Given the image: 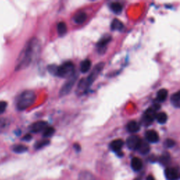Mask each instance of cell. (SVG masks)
<instances>
[{
  "mask_svg": "<svg viewBox=\"0 0 180 180\" xmlns=\"http://www.w3.org/2000/svg\"><path fill=\"white\" fill-rule=\"evenodd\" d=\"M13 150H14L15 153H24V152H25V151H27V148L24 145H21V144H19V145L14 146Z\"/></svg>",
  "mask_w": 180,
  "mask_h": 180,
  "instance_id": "26",
  "label": "cell"
},
{
  "mask_svg": "<svg viewBox=\"0 0 180 180\" xmlns=\"http://www.w3.org/2000/svg\"><path fill=\"white\" fill-rule=\"evenodd\" d=\"M141 142V140L139 136L132 135L129 136L127 139V146L131 150H137Z\"/></svg>",
  "mask_w": 180,
  "mask_h": 180,
  "instance_id": "6",
  "label": "cell"
},
{
  "mask_svg": "<svg viewBox=\"0 0 180 180\" xmlns=\"http://www.w3.org/2000/svg\"><path fill=\"white\" fill-rule=\"evenodd\" d=\"M171 101L173 103H179L180 102V91H178L174 93L171 96Z\"/></svg>",
  "mask_w": 180,
  "mask_h": 180,
  "instance_id": "28",
  "label": "cell"
},
{
  "mask_svg": "<svg viewBox=\"0 0 180 180\" xmlns=\"http://www.w3.org/2000/svg\"><path fill=\"white\" fill-rule=\"evenodd\" d=\"M75 148L77 151H80V145H78V144H75Z\"/></svg>",
  "mask_w": 180,
  "mask_h": 180,
  "instance_id": "34",
  "label": "cell"
},
{
  "mask_svg": "<svg viewBox=\"0 0 180 180\" xmlns=\"http://www.w3.org/2000/svg\"><path fill=\"white\" fill-rule=\"evenodd\" d=\"M111 40V37L110 35H106V36L103 37L99 40V42L97 43V47L99 50H103L107 46V44Z\"/></svg>",
  "mask_w": 180,
  "mask_h": 180,
  "instance_id": "13",
  "label": "cell"
},
{
  "mask_svg": "<svg viewBox=\"0 0 180 180\" xmlns=\"http://www.w3.org/2000/svg\"><path fill=\"white\" fill-rule=\"evenodd\" d=\"M49 144V140L40 141H39V142H37V143L35 144V148L36 149H40L43 148V147L47 146Z\"/></svg>",
  "mask_w": 180,
  "mask_h": 180,
  "instance_id": "27",
  "label": "cell"
},
{
  "mask_svg": "<svg viewBox=\"0 0 180 180\" xmlns=\"http://www.w3.org/2000/svg\"><path fill=\"white\" fill-rule=\"evenodd\" d=\"M57 68H58V66H57V65H50V66H49V68H48V69H49V72L52 73V74H54L55 75H57Z\"/></svg>",
  "mask_w": 180,
  "mask_h": 180,
  "instance_id": "31",
  "label": "cell"
},
{
  "mask_svg": "<svg viewBox=\"0 0 180 180\" xmlns=\"http://www.w3.org/2000/svg\"><path fill=\"white\" fill-rule=\"evenodd\" d=\"M41 52V42L37 38H32L25 44L16 61V71L25 69L37 59Z\"/></svg>",
  "mask_w": 180,
  "mask_h": 180,
  "instance_id": "1",
  "label": "cell"
},
{
  "mask_svg": "<svg viewBox=\"0 0 180 180\" xmlns=\"http://www.w3.org/2000/svg\"><path fill=\"white\" fill-rule=\"evenodd\" d=\"M165 175L168 180H177L179 179L180 174L175 168H168L165 170Z\"/></svg>",
  "mask_w": 180,
  "mask_h": 180,
  "instance_id": "9",
  "label": "cell"
},
{
  "mask_svg": "<svg viewBox=\"0 0 180 180\" xmlns=\"http://www.w3.org/2000/svg\"><path fill=\"white\" fill-rule=\"evenodd\" d=\"M31 139H32V136L30 135V134H27V135H25L24 137L23 138V139L25 141H30Z\"/></svg>",
  "mask_w": 180,
  "mask_h": 180,
  "instance_id": "33",
  "label": "cell"
},
{
  "mask_svg": "<svg viewBox=\"0 0 180 180\" xmlns=\"http://www.w3.org/2000/svg\"><path fill=\"white\" fill-rule=\"evenodd\" d=\"M123 144L124 142L122 139H115V140L113 141L111 143L110 147L113 151L116 152V153H119L121 149L123 148Z\"/></svg>",
  "mask_w": 180,
  "mask_h": 180,
  "instance_id": "11",
  "label": "cell"
},
{
  "mask_svg": "<svg viewBox=\"0 0 180 180\" xmlns=\"http://www.w3.org/2000/svg\"><path fill=\"white\" fill-rule=\"evenodd\" d=\"M169 160H170V156L168 155V154L166 153V154H164V155H163L161 156V162L162 163L165 164L169 161Z\"/></svg>",
  "mask_w": 180,
  "mask_h": 180,
  "instance_id": "32",
  "label": "cell"
},
{
  "mask_svg": "<svg viewBox=\"0 0 180 180\" xmlns=\"http://www.w3.org/2000/svg\"><path fill=\"white\" fill-rule=\"evenodd\" d=\"M137 150L139 151V153L145 155V154L148 153L149 151H150V146H149V144L146 142V141L141 140V142L139 145Z\"/></svg>",
  "mask_w": 180,
  "mask_h": 180,
  "instance_id": "16",
  "label": "cell"
},
{
  "mask_svg": "<svg viewBox=\"0 0 180 180\" xmlns=\"http://www.w3.org/2000/svg\"><path fill=\"white\" fill-rule=\"evenodd\" d=\"M146 180H156L155 179H154V177L153 176H151V175H149L148 176V177L146 178Z\"/></svg>",
  "mask_w": 180,
  "mask_h": 180,
  "instance_id": "35",
  "label": "cell"
},
{
  "mask_svg": "<svg viewBox=\"0 0 180 180\" xmlns=\"http://www.w3.org/2000/svg\"><path fill=\"white\" fill-rule=\"evenodd\" d=\"M9 125V120L5 118H0V133L4 132Z\"/></svg>",
  "mask_w": 180,
  "mask_h": 180,
  "instance_id": "24",
  "label": "cell"
},
{
  "mask_svg": "<svg viewBox=\"0 0 180 180\" xmlns=\"http://www.w3.org/2000/svg\"><path fill=\"white\" fill-rule=\"evenodd\" d=\"M77 79V75L75 73L74 75H72L71 77L68 78V80L64 83V85H63L59 92V96L61 97L62 96H65L70 93V91L72 90V89L74 87V85L76 82V80Z\"/></svg>",
  "mask_w": 180,
  "mask_h": 180,
  "instance_id": "5",
  "label": "cell"
},
{
  "mask_svg": "<svg viewBox=\"0 0 180 180\" xmlns=\"http://www.w3.org/2000/svg\"><path fill=\"white\" fill-rule=\"evenodd\" d=\"M174 145H175V142L172 139H167L165 142V146L168 147V148H171V147L174 146Z\"/></svg>",
  "mask_w": 180,
  "mask_h": 180,
  "instance_id": "30",
  "label": "cell"
},
{
  "mask_svg": "<svg viewBox=\"0 0 180 180\" xmlns=\"http://www.w3.org/2000/svg\"><path fill=\"white\" fill-rule=\"evenodd\" d=\"M37 96L32 90L24 91L21 94L16 102V107L19 111H24L30 107L35 102Z\"/></svg>",
  "mask_w": 180,
  "mask_h": 180,
  "instance_id": "3",
  "label": "cell"
},
{
  "mask_svg": "<svg viewBox=\"0 0 180 180\" xmlns=\"http://www.w3.org/2000/svg\"><path fill=\"white\" fill-rule=\"evenodd\" d=\"M139 129H140V127H139L138 123H136V122L134 120L129 122L128 123V125H127V130L131 133L137 132L139 130Z\"/></svg>",
  "mask_w": 180,
  "mask_h": 180,
  "instance_id": "15",
  "label": "cell"
},
{
  "mask_svg": "<svg viewBox=\"0 0 180 180\" xmlns=\"http://www.w3.org/2000/svg\"><path fill=\"white\" fill-rule=\"evenodd\" d=\"M110 8L115 14H120L123 10V6L119 2H113L110 5Z\"/></svg>",
  "mask_w": 180,
  "mask_h": 180,
  "instance_id": "21",
  "label": "cell"
},
{
  "mask_svg": "<svg viewBox=\"0 0 180 180\" xmlns=\"http://www.w3.org/2000/svg\"><path fill=\"white\" fill-rule=\"evenodd\" d=\"M79 180H94L92 174L89 172H82L79 175Z\"/></svg>",
  "mask_w": 180,
  "mask_h": 180,
  "instance_id": "23",
  "label": "cell"
},
{
  "mask_svg": "<svg viewBox=\"0 0 180 180\" xmlns=\"http://www.w3.org/2000/svg\"><path fill=\"white\" fill-rule=\"evenodd\" d=\"M124 25L118 19H114L111 23V29L113 30H118V31H121L123 29Z\"/></svg>",
  "mask_w": 180,
  "mask_h": 180,
  "instance_id": "18",
  "label": "cell"
},
{
  "mask_svg": "<svg viewBox=\"0 0 180 180\" xmlns=\"http://www.w3.org/2000/svg\"><path fill=\"white\" fill-rule=\"evenodd\" d=\"M57 30L59 36H63L67 32V26L64 22H61L57 25Z\"/></svg>",
  "mask_w": 180,
  "mask_h": 180,
  "instance_id": "19",
  "label": "cell"
},
{
  "mask_svg": "<svg viewBox=\"0 0 180 180\" xmlns=\"http://www.w3.org/2000/svg\"><path fill=\"white\" fill-rule=\"evenodd\" d=\"M168 91L165 89H161L158 91V92L157 93V98L159 101H164L168 97Z\"/></svg>",
  "mask_w": 180,
  "mask_h": 180,
  "instance_id": "20",
  "label": "cell"
},
{
  "mask_svg": "<svg viewBox=\"0 0 180 180\" xmlns=\"http://www.w3.org/2000/svg\"><path fill=\"white\" fill-rule=\"evenodd\" d=\"M87 19V15L84 11H80L77 13L74 16V21L77 24H82Z\"/></svg>",
  "mask_w": 180,
  "mask_h": 180,
  "instance_id": "14",
  "label": "cell"
},
{
  "mask_svg": "<svg viewBox=\"0 0 180 180\" xmlns=\"http://www.w3.org/2000/svg\"><path fill=\"white\" fill-rule=\"evenodd\" d=\"M55 132V130L54 128H52V127H49L48 126L47 128L45 129L44 131L43 132V136H44V137H50V136H52L53 134H54Z\"/></svg>",
  "mask_w": 180,
  "mask_h": 180,
  "instance_id": "25",
  "label": "cell"
},
{
  "mask_svg": "<svg viewBox=\"0 0 180 180\" xmlns=\"http://www.w3.org/2000/svg\"><path fill=\"white\" fill-rule=\"evenodd\" d=\"M156 120L160 124H165L168 120V115L165 113H159L156 115Z\"/></svg>",
  "mask_w": 180,
  "mask_h": 180,
  "instance_id": "22",
  "label": "cell"
},
{
  "mask_svg": "<svg viewBox=\"0 0 180 180\" xmlns=\"http://www.w3.org/2000/svg\"><path fill=\"white\" fill-rule=\"evenodd\" d=\"M156 111L153 108H150L145 111L144 114L143 120L146 123H151L156 118Z\"/></svg>",
  "mask_w": 180,
  "mask_h": 180,
  "instance_id": "8",
  "label": "cell"
},
{
  "mask_svg": "<svg viewBox=\"0 0 180 180\" xmlns=\"http://www.w3.org/2000/svg\"><path fill=\"white\" fill-rule=\"evenodd\" d=\"M103 67H104V63L102 62L98 63L94 67L93 70L90 73V74L88 75V77L80 81L77 88V93L78 94H82L91 87V85L94 82L96 78L102 71Z\"/></svg>",
  "mask_w": 180,
  "mask_h": 180,
  "instance_id": "2",
  "label": "cell"
},
{
  "mask_svg": "<svg viewBox=\"0 0 180 180\" xmlns=\"http://www.w3.org/2000/svg\"><path fill=\"white\" fill-rule=\"evenodd\" d=\"M146 139L151 143H156L159 141L158 134L154 130H149L146 132Z\"/></svg>",
  "mask_w": 180,
  "mask_h": 180,
  "instance_id": "10",
  "label": "cell"
},
{
  "mask_svg": "<svg viewBox=\"0 0 180 180\" xmlns=\"http://www.w3.org/2000/svg\"><path fill=\"white\" fill-rule=\"evenodd\" d=\"M75 73V65L72 62H65L61 65L60 66H58L57 75L61 77L66 78L71 77Z\"/></svg>",
  "mask_w": 180,
  "mask_h": 180,
  "instance_id": "4",
  "label": "cell"
},
{
  "mask_svg": "<svg viewBox=\"0 0 180 180\" xmlns=\"http://www.w3.org/2000/svg\"><path fill=\"white\" fill-rule=\"evenodd\" d=\"M7 105H8V103H7L6 101H0V114L3 113L4 111H6Z\"/></svg>",
  "mask_w": 180,
  "mask_h": 180,
  "instance_id": "29",
  "label": "cell"
},
{
  "mask_svg": "<svg viewBox=\"0 0 180 180\" xmlns=\"http://www.w3.org/2000/svg\"><path fill=\"white\" fill-rule=\"evenodd\" d=\"M91 66H92V62L90 59H85L81 63L80 70L83 73H85L90 70Z\"/></svg>",
  "mask_w": 180,
  "mask_h": 180,
  "instance_id": "17",
  "label": "cell"
},
{
  "mask_svg": "<svg viewBox=\"0 0 180 180\" xmlns=\"http://www.w3.org/2000/svg\"><path fill=\"white\" fill-rule=\"evenodd\" d=\"M131 166H132V168L133 169V170L136 171V172H138L139 170H141V168H142V166H143V163H142V161H141V160L139 158H133L132 159V161H131Z\"/></svg>",
  "mask_w": 180,
  "mask_h": 180,
  "instance_id": "12",
  "label": "cell"
},
{
  "mask_svg": "<svg viewBox=\"0 0 180 180\" xmlns=\"http://www.w3.org/2000/svg\"><path fill=\"white\" fill-rule=\"evenodd\" d=\"M48 127V124L45 121H37L30 126V131L32 133H38L44 132Z\"/></svg>",
  "mask_w": 180,
  "mask_h": 180,
  "instance_id": "7",
  "label": "cell"
}]
</instances>
